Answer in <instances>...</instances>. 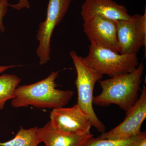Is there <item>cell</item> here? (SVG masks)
<instances>
[{
  "label": "cell",
  "instance_id": "cell-1",
  "mask_svg": "<svg viewBox=\"0 0 146 146\" xmlns=\"http://www.w3.org/2000/svg\"><path fill=\"white\" fill-rule=\"evenodd\" d=\"M59 71H53L45 78L32 84L18 86L11 105L14 108L32 106L38 108L54 109L64 107L74 95L70 90L57 89L55 80Z\"/></svg>",
  "mask_w": 146,
  "mask_h": 146
},
{
  "label": "cell",
  "instance_id": "cell-2",
  "mask_svg": "<svg viewBox=\"0 0 146 146\" xmlns=\"http://www.w3.org/2000/svg\"><path fill=\"white\" fill-rule=\"evenodd\" d=\"M144 69L141 62L131 72L99 81L102 92L94 97L93 104L103 107L116 104L127 112L139 98Z\"/></svg>",
  "mask_w": 146,
  "mask_h": 146
},
{
  "label": "cell",
  "instance_id": "cell-3",
  "mask_svg": "<svg viewBox=\"0 0 146 146\" xmlns=\"http://www.w3.org/2000/svg\"><path fill=\"white\" fill-rule=\"evenodd\" d=\"M70 54L76 71L75 84L78 95L77 104L90 117L92 126L98 132L104 133L106 128L97 117L93 108L94 88L103 76L90 68L84 58L78 54L75 51L72 50Z\"/></svg>",
  "mask_w": 146,
  "mask_h": 146
},
{
  "label": "cell",
  "instance_id": "cell-4",
  "mask_svg": "<svg viewBox=\"0 0 146 146\" xmlns=\"http://www.w3.org/2000/svg\"><path fill=\"white\" fill-rule=\"evenodd\" d=\"M84 59L95 72L110 78L131 72L139 64L137 54H122L109 49L91 45L89 53Z\"/></svg>",
  "mask_w": 146,
  "mask_h": 146
},
{
  "label": "cell",
  "instance_id": "cell-5",
  "mask_svg": "<svg viewBox=\"0 0 146 146\" xmlns=\"http://www.w3.org/2000/svg\"><path fill=\"white\" fill-rule=\"evenodd\" d=\"M72 0H49L46 20L39 23L36 34L39 46L36 50L39 65L50 60L51 39L55 27L63 20Z\"/></svg>",
  "mask_w": 146,
  "mask_h": 146
},
{
  "label": "cell",
  "instance_id": "cell-6",
  "mask_svg": "<svg viewBox=\"0 0 146 146\" xmlns=\"http://www.w3.org/2000/svg\"><path fill=\"white\" fill-rule=\"evenodd\" d=\"M50 124L64 133L77 135L91 134V119L77 104L72 107L53 109L50 114Z\"/></svg>",
  "mask_w": 146,
  "mask_h": 146
},
{
  "label": "cell",
  "instance_id": "cell-7",
  "mask_svg": "<svg viewBox=\"0 0 146 146\" xmlns=\"http://www.w3.org/2000/svg\"><path fill=\"white\" fill-rule=\"evenodd\" d=\"M141 95L132 107L126 112L122 122L112 129L102 133V139L125 140L138 136L146 118V87L143 86Z\"/></svg>",
  "mask_w": 146,
  "mask_h": 146
},
{
  "label": "cell",
  "instance_id": "cell-8",
  "mask_svg": "<svg viewBox=\"0 0 146 146\" xmlns=\"http://www.w3.org/2000/svg\"><path fill=\"white\" fill-rule=\"evenodd\" d=\"M141 16L136 14L129 20L116 21L119 53L137 54L144 46L146 55V36L143 31Z\"/></svg>",
  "mask_w": 146,
  "mask_h": 146
},
{
  "label": "cell",
  "instance_id": "cell-9",
  "mask_svg": "<svg viewBox=\"0 0 146 146\" xmlns=\"http://www.w3.org/2000/svg\"><path fill=\"white\" fill-rule=\"evenodd\" d=\"M83 31L91 45L118 52L116 21L96 16L84 21Z\"/></svg>",
  "mask_w": 146,
  "mask_h": 146
},
{
  "label": "cell",
  "instance_id": "cell-10",
  "mask_svg": "<svg viewBox=\"0 0 146 146\" xmlns=\"http://www.w3.org/2000/svg\"><path fill=\"white\" fill-rule=\"evenodd\" d=\"M83 21L99 16L115 21L128 20L131 16L127 9L113 0H85L81 7Z\"/></svg>",
  "mask_w": 146,
  "mask_h": 146
},
{
  "label": "cell",
  "instance_id": "cell-11",
  "mask_svg": "<svg viewBox=\"0 0 146 146\" xmlns=\"http://www.w3.org/2000/svg\"><path fill=\"white\" fill-rule=\"evenodd\" d=\"M37 136L40 142L46 146H82L91 136V133L86 135H77L64 133L52 127L50 122L44 127L38 128Z\"/></svg>",
  "mask_w": 146,
  "mask_h": 146
},
{
  "label": "cell",
  "instance_id": "cell-12",
  "mask_svg": "<svg viewBox=\"0 0 146 146\" xmlns=\"http://www.w3.org/2000/svg\"><path fill=\"white\" fill-rule=\"evenodd\" d=\"M21 82V79L15 75L0 76V110L3 109L7 101L14 98L15 91Z\"/></svg>",
  "mask_w": 146,
  "mask_h": 146
},
{
  "label": "cell",
  "instance_id": "cell-13",
  "mask_svg": "<svg viewBox=\"0 0 146 146\" xmlns=\"http://www.w3.org/2000/svg\"><path fill=\"white\" fill-rule=\"evenodd\" d=\"M37 127L25 129L23 127L13 139L7 142H0V146H38L41 143L37 136Z\"/></svg>",
  "mask_w": 146,
  "mask_h": 146
},
{
  "label": "cell",
  "instance_id": "cell-14",
  "mask_svg": "<svg viewBox=\"0 0 146 146\" xmlns=\"http://www.w3.org/2000/svg\"><path fill=\"white\" fill-rule=\"evenodd\" d=\"M140 134L125 140L102 139L99 137L96 138L93 136L88 138L82 146H133Z\"/></svg>",
  "mask_w": 146,
  "mask_h": 146
},
{
  "label": "cell",
  "instance_id": "cell-15",
  "mask_svg": "<svg viewBox=\"0 0 146 146\" xmlns=\"http://www.w3.org/2000/svg\"><path fill=\"white\" fill-rule=\"evenodd\" d=\"M9 7L8 0H5L0 2V31L1 32L5 31V27L3 24V19L5 16Z\"/></svg>",
  "mask_w": 146,
  "mask_h": 146
},
{
  "label": "cell",
  "instance_id": "cell-16",
  "mask_svg": "<svg viewBox=\"0 0 146 146\" xmlns=\"http://www.w3.org/2000/svg\"><path fill=\"white\" fill-rule=\"evenodd\" d=\"M4 1L5 0H0V2ZM9 7L16 10H21L23 8L29 9L30 4L28 0H19L17 3L13 5L9 4Z\"/></svg>",
  "mask_w": 146,
  "mask_h": 146
},
{
  "label": "cell",
  "instance_id": "cell-17",
  "mask_svg": "<svg viewBox=\"0 0 146 146\" xmlns=\"http://www.w3.org/2000/svg\"><path fill=\"white\" fill-rule=\"evenodd\" d=\"M133 146H146L145 131H142Z\"/></svg>",
  "mask_w": 146,
  "mask_h": 146
},
{
  "label": "cell",
  "instance_id": "cell-18",
  "mask_svg": "<svg viewBox=\"0 0 146 146\" xmlns=\"http://www.w3.org/2000/svg\"><path fill=\"white\" fill-rule=\"evenodd\" d=\"M18 66V65H1L0 66V74L11 68H15Z\"/></svg>",
  "mask_w": 146,
  "mask_h": 146
},
{
  "label": "cell",
  "instance_id": "cell-19",
  "mask_svg": "<svg viewBox=\"0 0 146 146\" xmlns=\"http://www.w3.org/2000/svg\"><path fill=\"white\" fill-rule=\"evenodd\" d=\"M72 1H73V0H72Z\"/></svg>",
  "mask_w": 146,
  "mask_h": 146
}]
</instances>
